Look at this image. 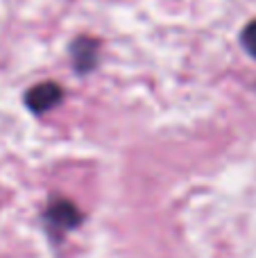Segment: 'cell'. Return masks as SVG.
Segmentation results:
<instances>
[{
  "label": "cell",
  "mask_w": 256,
  "mask_h": 258,
  "mask_svg": "<svg viewBox=\"0 0 256 258\" xmlns=\"http://www.w3.org/2000/svg\"><path fill=\"white\" fill-rule=\"evenodd\" d=\"M45 227L52 236H61V233L71 231V229H77L82 224V213L73 202L63 200V197H54L50 200L48 209H45Z\"/></svg>",
  "instance_id": "obj_1"
},
{
  "label": "cell",
  "mask_w": 256,
  "mask_h": 258,
  "mask_svg": "<svg viewBox=\"0 0 256 258\" xmlns=\"http://www.w3.org/2000/svg\"><path fill=\"white\" fill-rule=\"evenodd\" d=\"M63 100V89L57 82H43V84L32 86L25 93V104L32 113H45L54 109Z\"/></svg>",
  "instance_id": "obj_2"
},
{
  "label": "cell",
  "mask_w": 256,
  "mask_h": 258,
  "mask_svg": "<svg viewBox=\"0 0 256 258\" xmlns=\"http://www.w3.org/2000/svg\"><path fill=\"white\" fill-rule=\"evenodd\" d=\"M240 43H243V48L256 59V21L247 23L245 30L240 32Z\"/></svg>",
  "instance_id": "obj_4"
},
{
  "label": "cell",
  "mask_w": 256,
  "mask_h": 258,
  "mask_svg": "<svg viewBox=\"0 0 256 258\" xmlns=\"http://www.w3.org/2000/svg\"><path fill=\"white\" fill-rule=\"evenodd\" d=\"M71 59H73V68L80 75L95 71L100 59V41L91 39V36H77L71 43Z\"/></svg>",
  "instance_id": "obj_3"
}]
</instances>
